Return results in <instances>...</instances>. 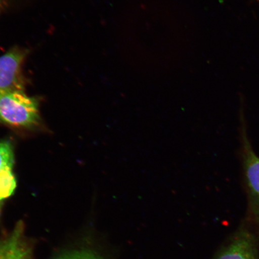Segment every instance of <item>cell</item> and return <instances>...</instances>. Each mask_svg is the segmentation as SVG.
<instances>
[{"mask_svg": "<svg viewBox=\"0 0 259 259\" xmlns=\"http://www.w3.org/2000/svg\"><path fill=\"white\" fill-rule=\"evenodd\" d=\"M14 164V151L8 142H0V171L12 169Z\"/></svg>", "mask_w": 259, "mask_h": 259, "instance_id": "obj_6", "label": "cell"}, {"mask_svg": "<svg viewBox=\"0 0 259 259\" xmlns=\"http://www.w3.org/2000/svg\"><path fill=\"white\" fill-rule=\"evenodd\" d=\"M39 120L38 102L24 92H0V122L18 127H30Z\"/></svg>", "mask_w": 259, "mask_h": 259, "instance_id": "obj_1", "label": "cell"}, {"mask_svg": "<svg viewBox=\"0 0 259 259\" xmlns=\"http://www.w3.org/2000/svg\"><path fill=\"white\" fill-rule=\"evenodd\" d=\"M241 135L243 170L249 207L252 215L259 220V157L252 148L244 125Z\"/></svg>", "mask_w": 259, "mask_h": 259, "instance_id": "obj_2", "label": "cell"}, {"mask_svg": "<svg viewBox=\"0 0 259 259\" xmlns=\"http://www.w3.org/2000/svg\"><path fill=\"white\" fill-rule=\"evenodd\" d=\"M24 228L23 223L19 222L11 234L0 239V259H33Z\"/></svg>", "mask_w": 259, "mask_h": 259, "instance_id": "obj_4", "label": "cell"}, {"mask_svg": "<svg viewBox=\"0 0 259 259\" xmlns=\"http://www.w3.org/2000/svg\"><path fill=\"white\" fill-rule=\"evenodd\" d=\"M2 6H3L2 3L1 2H0V12H1V11H2Z\"/></svg>", "mask_w": 259, "mask_h": 259, "instance_id": "obj_8", "label": "cell"}, {"mask_svg": "<svg viewBox=\"0 0 259 259\" xmlns=\"http://www.w3.org/2000/svg\"><path fill=\"white\" fill-rule=\"evenodd\" d=\"M216 259H258L254 236L247 231H239Z\"/></svg>", "mask_w": 259, "mask_h": 259, "instance_id": "obj_5", "label": "cell"}, {"mask_svg": "<svg viewBox=\"0 0 259 259\" xmlns=\"http://www.w3.org/2000/svg\"><path fill=\"white\" fill-rule=\"evenodd\" d=\"M56 259H102L95 252L90 250H79L67 252Z\"/></svg>", "mask_w": 259, "mask_h": 259, "instance_id": "obj_7", "label": "cell"}, {"mask_svg": "<svg viewBox=\"0 0 259 259\" xmlns=\"http://www.w3.org/2000/svg\"><path fill=\"white\" fill-rule=\"evenodd\" d=\"M27 51L15 47L0 57V92H24L22 67Z\"/></svg>", "mask_w": 259, "mask_h": 259, "instance_id": "obj_3", "label": "cell"}]
</instances>
